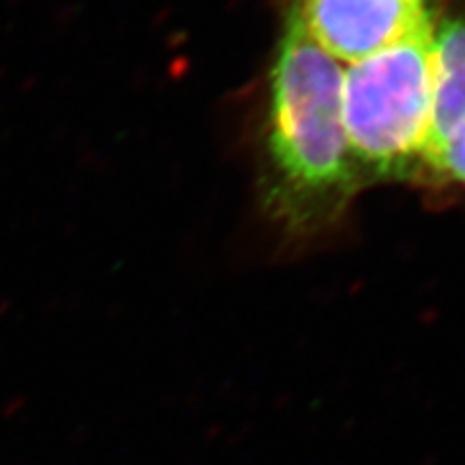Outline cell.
Returning <instances> with one entry per match:
<instances>
[{
    "label": "cell",
    "mask_w": 465,
    "mask_h": 465,
    "mask_svg": "<svg viewBox=\"0 0 465 465\" xmlns=\"http://www.w3.org/2000/svg\"><path fill=\"white\" fill-rule=\"evenodd\" d=\"M343 70L304 27L295 0L273 58L266 114L268 213L287 235L338 222L362 183L341 114Z\"/></svg>",
    "instance_id": "cell-1"
},
{
    "label": "cell",
    "mask_w": 465,
    "mask_h": 465,
    "mask_svg": "<svg viewBox=\"0 0 465 465\" xmlns=\"http://www.w3.org/2000/svg\"><path fill=\"white\" fill-rule=\"evenodd\" d=\"M432 22L343 72L341 114L362 183L419 171L432 107Z\"/></svg>",
    "instance_id": "cell-2"
},
{
    "label": "cell",
    "mask_w": 465,
    "mask_h": 465,
    "mask_svg": "<svg viewBox=\"0 0 465 465\" xmlns=\"http://www.w3.org/2000/svg\"><path fill=\"white\" fill-rule=\"evenodd\" d=\"M316 45L343 63L396 45L430 20L425 0H297Z\"/></svg>",
    "instance_id": "cell-3"
},
{
    "label": "cell",
    "mask_w": 465,
    "mask_h": 465,
    "mask_svg": "<svg viewBox=\"0 0 465 465\" xmlns=\"http://www.w3.org/2000/svg\"><path fill=\"white\" fill-rule=\"evenodd\" d=\"M465 126V18L432 29V107L420 167L439 155ZM417 171V173H419ZM417 177V174H415Z\"/></svg>",
    "instance_id": "cell-4"
},
{
    "label": "cell",
    "mask_w": 465,
    "mask_h": 465,
    "mask_svg": "<svg viewBox=\"0 0 465 465\" xmlns=\"http://www.w3.org/2000/svg\"><path fill=\"white\" fill-rule=\"evenodd\" d=\"M430 184H450L465 188V126L446 148L420 167L415 179Z\"/></svg>",
    "instance_id": "cell-5"
}]
</instances>
